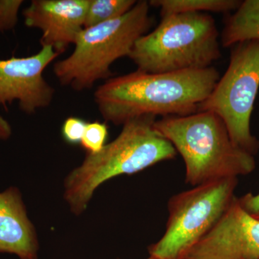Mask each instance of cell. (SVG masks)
I'll list each match as a JSON object with an SVG mask.
<instances>
[{
  "mask_svg": "<svg viewBox=\"0 0 259 259\" xmlns=\"http://www.w3.org/2000/svg\"><path fill=\"white\" fill-rule=\"evenodd\" d=\"M220 78L212 66L157 74L137 69L106 80L94 98L102 117L115 125L144 115L187 116L199 111Z\"/></svg>",
  "mask_w": 259,
  "mask_h": 259,
  "instance_id": "cell-1",
  "label": "cell"
},
{
  "mask_svg": "<svg viewBox=\"0 0 259 259\" xmlns=\"http://www.w3.org/2000/svg\"><path fill=\"white\" fill-rule=\"evenodd\" d=\"M156 121L152 115L131 119L100 152L87 153L82 164L65 180L64 198L71 212L79 215L86 210L95 191L106 181L176 157L173 145L155 128Z\"/></svg>",
  "mask_w": 259,
  "mask_h": 259,
  "instance_id": "cell-2",
  "label": "cell"
},
{
  "mask_svg": "<svg viewBox=\"0 0 259 259\" xmlns=\"http://www.w3.org/2000/svg\"><path fill=\"white\" fill-rule=\"evenodd\" d=\"M154 126L183 158L189 185L197 187L254 171V156L233 142L226 124L214 112L163 117Z\"/></svg>",
  "mask_w": 259,
  "mask_h": 259,
  "instance_id": "cell-3",
  "label": "cell"
},
{
  "mask_svg": "<svg viewBox=\"0 0 259 259\" xmlns=\"http://www.w3.org/2000/svg\"><path fill=\"white\" fill-rule=\"evenodd\" d=\"M153 31L140 37L129 58L145 72L203 69L221 56L214 19L204 13L161 17Z\"/></svg>",
  "mask_w": 259,
  "mask_h": 259,
  "instance_id": "cell-4",
  "label": "cell"
},
{
  "mask_svg": "<svg viewBox=\"0 0 259 259\" xmlns=\"http://www.w3.org/2000/svg\"><path fill=\"white\" fill-rule=\"evenodd\" d=\"M149 12V2L138 1L122 17L83 29L72 54L54 65L61 84L80 92L111 78L112 64L120 58L129 57L136 42L152 26Z\"/></svg>",
  "mask_w": 259,
  "mask_h": 259,
  "instance_id": "cell-5",
  "label": "cell"
},
{
  "mask_svg": "<svg viewBox=\"0 0 259 259\" xmlns=\"http://www.w3.org/2000/svg\"><path fill=\"white\" fill-rule=\"evenodd\" d=\"M238 178L197 186L173 196L163 237L148 248L153 259H185L191 249L218 223L231 205Z\"/></svg>",
  "mask_w": 259,
  "mask_h": 259,
  "instance_id": "cell-6",
  "label": "cell"
},
{
  "mask_svg": "<svg viewBox=\"0 0 259 259\" xmlns=\"http://www.w3.org/2000/svg\"><path fill=\"white\" fill-rule=\"evenodd\" d=\"M232 47L226 73L199 111L217 114L233 142L254 156L259 141L251 134L250 118L259 90V40L238 42Z\"/></svg>",
  "mask_w": 259,
  "mask_h": 259,
  "instance_id": "cell-7",
  "label": "cell"
},
{
  "mask_svg": "<svg viewBox=\"0 0 259 259\" xmlns=\"http://www.w3.org/2000/svg\"><path fill=\"white\" fill-rule=\"evenodd\" d=\"M59 54L49 46L28 57L0 59V105L17 100L22 111L34 114L51 105L55 90L44 79V71Z\"/></svg>",
  "mask_w": 259,
  "mask_h": 259,
  "instance_id": "cell-8",
  "label": "cell"
},
{
  "mask_svg": "<svg viewBox=\"0 0 259 259\" xmlns=\"http://www.w3.org/2000/svg\"><path fill=\"white\" fill-rule=\"evenodd\" d=\"M259 221L241 207L236 197L221 219L185 259H258Z\"/></svg>",
  "mask_w": 259,
  "mask_h": 259,
  "instance_id": "cell-9",
  "label": "cell"
},
{
  "mask_svg": "<svg viewBox=\"0 0 259 259\" xmlns=\"http://www.w3.org/2000/svg\"><path fill=\"white\" fill-rule=\"evenodd\" d=\"M90 0H32L23 11L28 28L42 31L40 42L59 54L64 53L84 29Z\"/></svg>",
  "mask_w": 259,
  "mask_h": 259,
  "instance_id": "cell-10",
  "label": "cell"
},
{
  "mask_svg": "<svg viewBox=\"0 0 259 259\" xmlns=\"http://www.w3.org/2000/svg\"><path fill=\"white\" fill-rule=\"evenodd\" d=\"M36 232L27 215L21 194L16 187L0 193V253L20 259H37Z\"/></svg>",
  "mask_w": 259,
  "mask_h": 259,
  "instance_id": "cell-11",
  "label": "cell"
},
{
  "mask_svg": "<svg viewBox=\"0 0 259 259\" xmlns=\"http://www.w3.org/2000/svg\"><path fill=\"white\" fill-rule=\"evenodd\" d=\"M253 40H259V0H245L227 18L221 44L228 48Z\"/></svg>",
  "mask_w": 259,
  "mask_h": 259,
  "instance_id": "cell-12",
  "label": "cell"
},
{
  "mask_svg": "<svg viewBox=\"0 0 259 259\" xmlns=\"http://www.w3.org/2000/svg\"><path fill=\"white\" fill-rule=\"evenodd\" d=\"M239 0H151L149 5L160 9L161 17L180 13H230L241 4Z\"/></svg>",
  "mask_w": 259,
  "mask_h": 259,
  "instance_id": "cell-13",
  "label": "cell"
},
{
  "mask_svg": "<svg viewBox=\"0 0 259 259\" xmlns=\"http://www.w3.org/2000/svg\"><path fill=\"white\" fill-rule=\"evenodd\" d=\"M136 0H90L84 28H90L122 17L128 13Z\"/></svg>",
  "mask_w": 259,
  "mask_h": 259,
  "instance_id": "cell-14",
  "label": "cell"
},
{
  "mask_svg": "<svg viewBox=\"0 0 259 259\" xmlns=\"http://www.w3.org/2000/svg\"><path fill=\"white\" fill-rule=\"evenodd\" d=\"M107 136L108 127L106 124L98 121L88 122L80 144L87 153L95 154L105 147Z\"/></svg>",
  "mask_w": 259,
  "mask_h": 259,
  "instance_id": "cell-15",
  "label": "cell"
},
{
  "mask_svg": "<svg viewBox=\"0 0 259 259\" xmlns=\"http://www.w3.org/2000/svg\"><path fill=\"white\" fill-rule=\"evenodd\" d=\"M22 0H0V32L15 28Z\"/></svg>",
  "mask_w": 259,
  "mask_h": 259,
  "instance_id": "cell-16",
  "label": "cell"
},
{
  "mask_svg": "<svg viewBox=\"0 0 259 259\" xmlns=\"http://www.w3.org/2000/svg\"><path fill=\"white\" fill-rule=\"evenodd\" d=\"M88 122L77 117H69L65 120L61 127L63 139L68 144H81Z\"/></svg>",
  "mask_w": 259,
  "mask_h": 259,
  "instance_id": "cell-17",
  "label": "cell"
},
{
  "mask_svg": "<svg viewBox=\"0 0 259 259\" xmlns=\"http://www.w3.org/2000/svg\"><path fill=\"white\" fill-rule=\"evenodd\" d=\"M238 202L245 212L259 221V193H247L238 198Z\"/></svg>",
  "mask_w": 259,
  "mask_h": 259,
  "instance_id": "cell-18",
  "label": "cell"
},
{
  "mask_svg": "<svg viewBox=\"0 0 259 259\" xmlns=\"http://www.w3.org/2000/svg\"><path fill=\"white\" fill-rule=\"evenodd\" d=\"M12 135V127L4 117L0 115V139L8 140Z\"/></svg>",
  "mask_w": 259,
  "mask_h": 259,
  "instance_id": "cell-19",
  "label": "cell"
},
{
  "mask_svg": "<svg viewBox=\"0 0 259 259\" xmlns=\"http://www.w3.org/2000/svg\"><path fill=\"white\" fill-rule=\"evenodd\" d=\"M146 259H153V258H151V257H150V256H149V257H148V258H146Z\"/></svg>",
  "mask_w": 259,
  "mask_h": 259,
  "instance_id": "cell-20",
  "label": "cell"
},
{
  "mask_svg": "<svg viewBox=\"0 0 259 259\" xmlns=\"http://www.w3.org/2000/svg\"><path fill=\"white\" fill-rule=\"evenodd\" d=\"M259 259V258H258Z\"/></svg>",
  "mask_w": 259,
  "mask_h": 259,
  "instance_id": "cell-21",
  "label": "cell"
}]
</instances>
